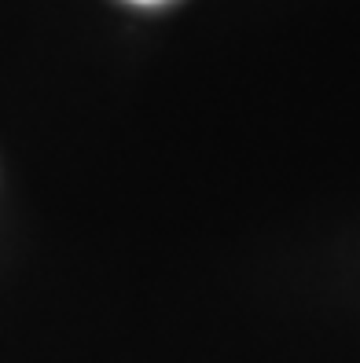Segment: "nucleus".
I'll return each instance as SVG.
<instances>
[{
  "label": "nucleus",
  "instance_id": "nucleus-1",
  "mask_svg": "<svg viewBox=\"0 0 360 363\" xmlns=\"http://www.w3.org/2000/svg\"><path fill=\"white\" fill-rule=\"evenodd\" d=\"M129 4H140V8H155V4H165V0H129Z\"/></svg>",
  "mask_w": 360,
  "mask_h": 363
}]
</instances>
